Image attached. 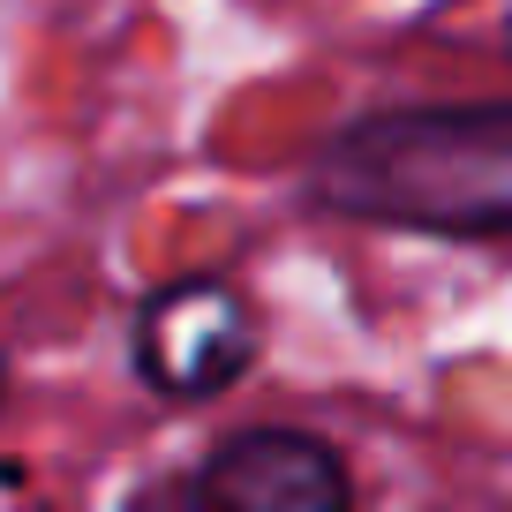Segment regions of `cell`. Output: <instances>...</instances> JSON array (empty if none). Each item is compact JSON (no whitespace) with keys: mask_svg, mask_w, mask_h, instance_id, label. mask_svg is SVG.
<instances>
[{"mask_svg":"<svg viewBox=\"0 0 512 512\" xmlns=\"http://www.w3.org/2000/svg\"><path fill=\"white\" fill-rule=\"evenodd\" d=\"M317 196L347 219L415 234H512V98L407 106L339 128L317 159Z\"/></svg>","mask_w":512,"mask_h":512,"instance_id":"obj_1","label":"cell"},{"mask_svg":"<svg viewBox=\"0 0 512 512\" xmlns=\"http://www.w3.org/2000/svg\"><path fill=\"white\" fill-rule=\"evenodd\" d=\"M256 354V317L241 287L226 279H181L159 287L136 317V369L166 400H211L249 369Z\"/></svg>","mask_w":512,"mask_h":512,"instance_id":"obj_2","label":"cell"},{"mask_svg":"<svg viewBox=\"0 0 512 512\" xmlns=\"http://www.w3.org/2000/svg\"><path fill=\"white\" fill-rule=\"evenodd\" d=\"M196 482L219 512H347V467L309 430H241Z\"/></svg>","mask_w":512,"mask_h":512,"instance_id":"obj_3","label":"cell"},{"mask_svg":"<svg viewBox=\"0 0 512 512\" xmlns=\"http://www.w3.org/2000/svg\"><path fill=\"white\" fill-rule=\"evenodd\" d=\"M128 512H219V505H211V490L196 475H174V482L136 490V497H128Z\"/></svg>","mask_w":512,"mask_h":512,"instance_id":"obj_4","label":"cell"}]
</instances>
